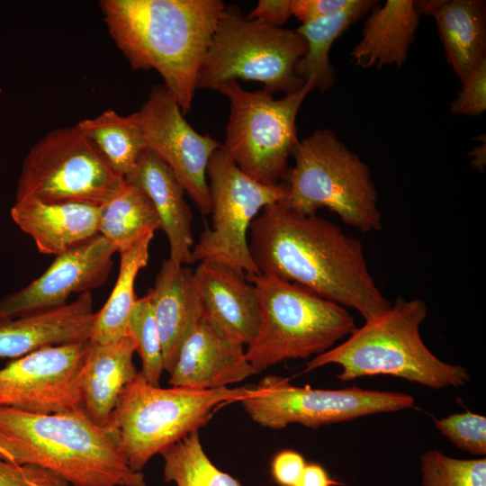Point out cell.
I'll return each instance as SVG.
<instances>
[{
    "mask_svg": "<svg viewBox=\"0 0 486 486\" xmlns=\"http://www.w3.org/2000/svg\"><path fill=\"white\" fill-rule=\"evenodd\" d=\"M248 232L249 251L260 274L353 308L365 321L391 307L369 272L361 240L327 219L275 203L259 212Z\"/></svg>",
    "mask_w": 486,
    "mask_h": 486,
    "instance_id": "cell-1",
    "label": "cell"
},
{
    "mask_svg": "<svg viewBox=\"0 0 486 486\" xmlns=\"http://www.w3.org/2000/svg\"><path fill=\"white\" fill-rule=\"evenodd\" d=\"M108 32L133 69H155L183 113L211 44L220 0H102Z\"/></svg>",
    "mask_w": 486,
    "mask_h": 486,
    "instance_id": "cell-2",
    "label": "cell"
},
{
    "mask_svg": "<svg viewBox=\"0 0 486 486\" xmlns=\"http://www.w3.org/2000/svg\"><path fill=\"white\" fill-rule=\"evenodd\" d=\"M0 441L12 463L48 469L72 486H147L114 433L84 409L42 414L0 408Z\"/></svg>",
    "mask_w": 486,
    "mask_h": 486,
    "instance_id": "cell-3",
    "label": "cell"
},
{
    "mask_svg": "<svg viewBox=\"0 0 486 486\" xmlns=\"http://www.w3.org/2000/svg\"><path fill=\"white\" fill-rule=\"evenodd\" d=\"M427 314L423 300L400 297L345 342L308 362L306 371L336 364L342 368L338 378L343 382L385 374L432 389L464 385L470 380L466 369L440 360L423 342L419 328Z\"/></svg>",
    "mask_w": 486,
    "mask_h": 486,
    "instance_id": "cell-4",
    "label": "cell"
},
{
    "mask_svg": "<svg viewBox=\"0 0 486 486\" xmlns=\"http://www.w3.org/2000/svg\"><path fill=\"white\" fill-rule=\"evenodd\" d=\"M292 157L294 166L285 177L283 206L307 216L326 208L363 232L382 229L368 165L331 130L319 129L299 140Z\"/></svg>",
    "mask_w": 486,
    "mask_h": 486,
    "instance_id": "cell-5",
    "label": "cell"
},
{
    "mask_svg": "<svg viewBox=\"0 0 486 486\" xmlns=\"http://www.w3.org/2000/svg\"><path fill=\"white\" fill-rule=\"evenodd\" d=\"M250 392L246 386L156 387L139 372L121 392L107 427L130 468L141 472L154 455L204 426L216 408L240 401Z\"/></svg>",
    "mask_w": 486,
    "mask_h": 486,
    "instance_id": "cell-6",
    "label": "cell"
},
{
    "mask_svg": "<svg viewBox=\"0 0 486 486\" xmlns=\"http://www.w3.org/2000/svg\"><path fill=\"white\" fill-rule=\"evenodd\" d=\"M246 277L260 307L258 332L245 351L257 374L284 360L319 356L356 328L343 306L301 285L265 274Z\"/></svg>",
    "mask_w": 486,
    "mask_h": 486,
    "instance_id": "cell-7",
    "label": "cell"
},
{
    "mask_svg": "<svg viewBox=\"0 0 486 486\" xmlns=\"http://www.w3.org/2000/svg\"><path fill=\"white\" fill-rule=\"evenodd\" d=\"M307 50L297 32L243 16L236 5L221 12L201 65L196 89H214L230 80L260 82L271 94L293 93L305 82L295 66Z\"/></svg>",
    "mask_w": 486,
    "mask_h": 486,
    "instance_id": "cell-8",
    "label": "cell"
},
{
    "mask_svg": "<svg viewBox=\"0 0 486 486\" xmlns=\"http://www.w3.org/2000/svg\"><path fill=\"white\" fill-rule=\"evenodd\" d=\"M213 90L226 95L230 103L225 142L221 147L245 174L264 184H277L285 179L299 140L296 117L310 92L306 82L296 92L274 99L265 89L248 91L236 80L217 86Z\"/></svg>",
    "mask_w": 486,
    "mask_h": 486,
    "instance_id": "cell-9",
    "label": "cell"
},
{
    "mask_svg": "<svg viewBox=\"0 0 486 486\" xmlns=\"http://www.w3.org/2000/svg\"><path fill=\"white\" fill-rule=\"evenodd\" d=\"M124 180L76 124L50 131L30 148L17 182L15 201L32 197L100 206Z\"/></svg>",
    "mask_w": 486,
    "mask_h": 486,
    "instance_id": "cell-10",
    "label": "cell"
},
{
    "mask_svg": "<svg viewBox=\"0 0 486 486\" xmlns=\"http://www.w3.org/2000/svg\"><path fill=\"white\" fill-rule=\"evenodd\" d=\"M207 177L212 202V228L205 227L194 245V262H215L236 271L258 274L251 256L250 225L266 206L286 197V183L264 184L241 171L220 146L212 156Z\"/></svg>",
    "mask_w": 486,
    "mask_h": 486,
    "instance_id": "cell-11",
    "label": "cell"
},
{
    "mask_svg": "<svg viewBox=\"0 0 486 486\" xmlns=\"http://www.w3.org/2000/svg\"><path fill=\"white\" fill-rule=\"evenodd\" d=\"M262 427L282 429L290 424L317 428L414 405L411 395L350 387L320 390L292 385L288 379L266 376L239 401Z\"/></svg>",
    "mask_w": 486,
    "mask_h": 486,
    "instance_id": "cell-12",
    "label": "cell"
},
{
    "mask_svg": "<svg viewBox=\"0 0 486 486\" xmlns=\"http://www.w3.org/2000/svg\"><path fill=\"white\" fill-rule=\"evenodd\" d=\"M89 341L45 346L0 369V408L31 413L84 409L78 377Z\"/></svg>",
    "mask_w": 486,
    "mask_h": 486,
    "instance_id": "cell-13",
    "label": "cell"
},
{
    "mask_svg": "<svg viewBox=\"0 0 486 486\" xmlns=\"http://www.w3.org/2000/svg\"><path fill=\"white\" fill-rule=\"evenodd\" d=\"M137 114L148 148L171 168L202 214H210L207 167L221 144L194 130L164 85L152 87Z\"/></svg>",
    "mask_w": 486,
    "mask_h": 486,
    "instance_id": "cell-14",
    "label": "cell"
},
{
    "mask_svg": "<svg viewBox=\"0 0 486 486\" xmlns=\"http://www.w3.org/2000/svg\"><path fill=\"white\" fill-rule=\"evenodd\" d=\"M115 253L98 234L56 256L41 275L0 299V321L62 307L71 294L101 286L109 277Z\"/></svg>",
    "mask_w": 486,
    "mask_h": 486,
    "instance_id": "cell-15",
    "label": "cell"
},
{
    "mask_svg": "<svg viewBox=\"0 0 486 486\" xmlns=\"http://www.w3.org/2000/svg\"><path fill=\"white\" fill-rule=\"evenodd\" d=\"M243 346L223 337L203 317L184 340L168 383L214 390L241 382L257 374Z\"/></svg>",
    "mask_w": 486,
    "mask_h": 486,
    "instance_id": "cell-16",
    "label": "cell"
},
{
    "mask_svg": "<svg viewBox=\"0 0 486 486\" xmlns=\"http://www.w3.org/2000/svg\"><path fill=\"white\" fill-rule=\"evenodd\" d=\"M193 275L208 321L228 339L249 345L261 315L256 288L246 274L220 263L201 262Z\"/></svg>",
    "mask_w": 486,
    "mask_h": 486,
    "instance_id": "cell-17",
    "label": "cell"
},
{
    "mask_svg": "<svg viewBox=\"0 0 486 486\" xmlns=\"http://www.w3.org/2000/svg\"><path fill=\"white\" fill-rule=\"evenodd\" d=\"M96 312L90 292L62 307L0 321V357L19 358L37 349L89 341Z\"/></svg>",
    "mask_w": 486,
    "mask_h": 486,
    "instance_id": "cell-18",
    "label": "cell"
},
{
    "mask_svg": "<svg viewBox=\"0 0 486 486\" xmlns=\"http://www.w3.org/2000/svg\"><path fill=\"white\" fill-rule=\"evenodd\" d=\"M147 295L160 335L164 371L170 374L184 340L204 317L193 271L165 259Z\"/></svg>",
    "mask_w": 486,
    "mask_h": 486,
    "instance_id": "cell-19",
    "label": "cell"
},
{
    "mask_svg": "<svg viewBox=\"0 0 486 486\" xmlns=\"http://www.w3.org/2000/svg\"><path fill=\"white\" fill-rule=\"evenodd\" d=\"M14 223L35 242L42 254H62L99 234L100 206L37 198L15 201Z\"/></svg>",
    "mask_w": 486,
    "mask_h": 486,
    "instance_id": "cell-20",
    "label": "cell"
},
{
    "mask_svg": "<svg viewBox=\"0 0 486 486\" xmlns=\"http://www.w3.org/2000/svg\"><path fill=\"white\" fill-rule=\"evenodd\" d=\"M145 191L167 238L169 258L181 266L194 264L193 214L184 189L171 168L155 152L146 148L132 173L126 177Z\"/></svg>",
    "mask_w": 486,
    "mask_h": 486,
    "instance_id": "cell-21",
    "label": "cell"
},
{
    "mask_svg": "<svg viewBox=\"0 0 486 486\" xmlns=\"http://www.w3.org/2000/svg\"><path fill=\"white\" fill-rule=\"evenodd\" d=\"M134 352L128 336L108 343H89L78 389L84 410L99 426H108L121 392L139 373Z\"/></svg>",
    "mask_w": 486,
    "mask_h": 486,
    "instance_id": "cell-22",
    "label": "cell"
},
{
    "mask_svg": "<svg viewBox=\"0 0 486 486\" xmlns=\"http://www.w3.org/2000/svg\"><path fill=\"white\" fill-rule=\"evenodd\" d=\"M435 18L446 57L460 81L486 59V4L482 0L415 1Z\"/></svg>",
    "mask_w": 486,
    "mask_h": 486,
    "instance_id": "cell-23",
    "label": "cell"
},
{
    "mask_svg": "<svg viewBox=\"0 0 486 486\" xmlns=\"http://www.w3.org/2000/svg\"><path fill=\"white\" fill-rule=\"evenodd\" d=\"M369 13L351 58L363 68L394 65L400 69L408 58L419 24L415 1L387 0Z\"/></svg>",
    "mask_w": 486,
    "mask_h": 486,
    "instance_id": "cell-24",
    "label": "cell"
},
{
    "mask_svg": "<svg viewBox=\"0 0 486 486\" xmlns=\"http://www.w3.org/2000/svg\"><path fill=\"white\" fill-rule=\"evenodd\" d=\"M358 0L357 4L336 15L302 23L296 31L306 41L307 50L295 66V74L314 89L328 91L335 83L329 51L335 40L377 4Z\"/></svg>",
    "mask_w": 486,
    "mask_h": 486,
    "instance_id": "cell-25",
    "label": "cell"
},
{
    "mask_svg": "<svg viewBox=\"0 0 486 486\" xmlns=\"http://www.w3.org/2000/svg\"><path fill=\"white\" fill-rule=\"evenodd\" d=\"M157 230H160V220L151 200L143 189L126 178L119 190L100 205L99 234L118 253Z\"/></svg>",
    "mask_w": 486,
    "mask_h": 486,
    "instance_id": "cell-26",
    "label": "cell"
},
{
    "mask_svg": "<svg viewBox=\"0 0 486 486\" xmlns=\"http://www.w3.org/2000/svg\"><path fill=\"white\" fill-rule=\"evenodd\" d=\"M153 237L154 233H148L119 253L117 280L106 302L96 312L91 342L108 343L127 336L128 319L138 300L135 294L136 278L148 265Z\"/></svg>",
    "mask_w": 486,
    "mask_h": 486,
    "instance_id": "cell-27",
    "label": "cell"
},
{
    "mask_svg": "<svg viewBox=\"0 0 486 486\" xmlns=\"http://www.w3.org/2000/svg\"><path fill=\"white\" fill-rule=\"evenodd\" d=\"M77 126L110 166L124 178L132 173L141 153L148 148L137 112L123 116L105 110L96 117L80 121Z\"/></svg>",
    "mask_w": 486,
    "mask_h": 486,
    "instance_id": "cell-28",
    "label": "cell"
},
{
    "mask_svg": "<svg viewBox=\"0 0 486 486\" xmlns=\"http://www.w3.org/2000/svg\"><path fill=\"white\" fill-rule=\"evenodd\" d=\"M164 459V481L176 486H241L230 474L218 469L205 454L198 430L169 446Z\"/></svg>",
    "mask_w": 486,
    "mask_h": 486,
    "instance_id": "cell-29",
    "label": "cell"
},
{
    "mask_svg": "<svg viewBox=\"0 0 486 486\" xmlns=\"http://www.w3.org/2000/svg\"><path fill=\"white\" fill-rule=\"evenodd\" d=\"M126 335L140 357V374L151 385L158 387L164 371L162 346L158 325L148 295L138 299L127 322Z\"/></svg>",
    "mask_w": 486,
    "mask_h": 486,
    "instance_id": "cell-30",
    "label": "cell"
},
{
    "mask_svg": "<svg viewBox=\"0 0 486 486\" xmlns=\"http://www.w3.org/2000/svg\"><path fill=\"white\" fill-rule=\"evenodd\" d=\"M423 486H486V459H458L433 449L420 456Z\"/></svg>",
    "mask_w": 486,
    "mask_h": 486,
    "instance_id": "cell-31",
    "label": "cell"
},
{
    "mask_svg": "<svg viewBox=\"0 0 486 486\" xmlns=\"http://www.w3.org/2000/svg\"><path fill=\"white\" fill-rule=\"evenodd\" d=\"M437 429L458 448L472 454H486V418L470 411L435 420Z\"/></svg>",
    "mask_w": 486,
    "mask_h": 486,
    "instance_id": "cell-32",
    "label": "cell"
},
{
    "mask_svg": "<svg viewBox=\"0 0 486 486\" xmlns=\"http://www.w3.org/2000/svg\"><path fill=\"white\" fill-rule=\"evenodd\" d=\"M454 114L477 116L486 110V59L462 81V90L450 104Z\"/></svg>",
    "mask_w": 486,
    "mask_h": 486,
    "instance_id": "cell-33",
    "label": "cell"
},
{
    "mask_svg": "<svg viewBox=\"0 0 486 486\" xmlns=\"http://www.w3.org/2000/svg\"><path fill=\"white\" fill-rule=\"evenodd\" d=\"M53 472L32 464H17L0 458V486H68Z\"/></svg>",
    "mask_w": 486,
    "mask_h": 486,
    "instance_id": "cell-34",
    "label": "cell"
},
{
    "mask_svg": "<svg viewBox=\"0 0 486 486\" xmlns=\"http://www.w3.org/2000/svg\"><path fill=\"white\" fill-rule=\"evenodd\" d=\"M358 0H291L292 14L302 23L336 15Z\"/></svg>",
    "mask_w": 486,
    "mask_h": 486,
    "instance_id": "cell-35",
    "label": "cell"
},
{
    "mask_svg": "<svg viewBox=\"0 0 486 486\" xmlns=\"http://www.w3.org/2000/svg\"><path fill=\"white\" fill-rule=\"evenodd\" d=\"M306 463L302 454L292 450L279 452L273 459L271 471L274 481L281 486H295Z\"/></svg>",
    "mask_w": 486,
    "mask_h": 486,
    "instance_id": "cell-36",
    "label": "cell"
},
{
    "mask_svg": "<svg viewBox=\"0 0 486 486\" xmlns=\"http://www.w3.org/2000/svg\"><path fill=\"white\" fill-rule=\"evenodd\" d=\"M292 15L291 0H260L247 17L270 26L282 27Z\"/></svg>",
    "mask_w": 486,
    "mask_h": 486,
    "instance_id": "cell-37",
    "label": "cell"
},
{
    "mask_svg": "<svg viewBox=\"0 0 486 486\" xmlns=\"http://www.w3.org/2000/svg\"><path fill=\"white\" fill-rule=\"evenodd\" d=\"M339 482L332 480L326 470L316 464H306L295 486H333Z\"/></svg>",
    "mask_w": 486,
    "mask_h": 486,
    "instance_id": "cell-38",
    "label": "cell"
},
{
    "mask_svg": "<svg viewBox=\"0 0 486 486\" xmlns=\"http://www.w3.org/2000/svg\"><path fill=\"white\" fill-rule=\"evenodd\" d=\"M470 156L472 157V163L473 167L479 171H482L485 165V140L483 141V145L473 148L471 151Z\"/></svg>",
    "mask_w": 486,
    "mask_h": 486,
    "instance_id": "cell-39",
    "label": "cell"
}]
</instances>
